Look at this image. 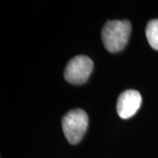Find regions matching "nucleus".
<instances>
[{
	"mask_svg": "<svg viewBox=\"0 0 158 158\" xmlns=\"http://www.w3.org/2000/svg\"><path fill=\"white\" fill-rule=\"evenodd\" d=\"M130 33L131 24L128 20L107 21L102 29V41L109 52H119L127 45Z\"/></svg>",
	"mask_w": 158,
	"mask_h": 158,
	"instance_id": "obj_1",
	"label": "nucleus"
},
{
	"mask_svg": "<svg viewBox=\"0 0 158 158\" xmlns=\"http://www.w3.org/2000/svg\"><path fill=\"white\" fill-rule=\"evenodd\" d=\"M62 130L70 144L83 139L88 127V115L82 109H73L65 114L62 121Z\"/></svg>",
	"mask_w": 158,
	"mask_h": 158,
	"instance_id": "obj_2",
	"label": "nucleus"
},
{
	"mask_svg": "<svg viewBox=\"0 0 158 158\" xmlns=\"http://www.w3.org/2000/svg\"><path fill=\"white\" fill-rule=\"evenodd\" d=\"M93 67V62L88 56L74 57L65 68L64 78L72 85H82L88 80Z\"/></svg>",
	"mask_w": 158,
	"mask_h": 158,
	"instance_id": "obj_3",
	"label": "nucleus"
},
{
	"mask_svg": "<svg viewBox=\"0 0 158 158\" xmlns=\"http://www.w3.org/2000/svg\"><path fill=\"white\" fill-rule=\"evenodd\" d=\"M141 105V96L135 90H127L122 92L117 102V113L121 118H131L134 116Z\"/></svg>",
	"mask_w": 158,
	"mask_h": 158,
	"instance_id": "obj_4",
	"label": "nucleus"
},
{
	"mask_svg": "<svg viewBox=\"0 0 158 158\" xmlns=\"http://www.w3.org/2000/svg\"><path fill=\"white\" fill-rule=\"evenodd\" d=\"M146 36L151 48L158 50V19H152L148 23Z\"/></svg>",
	"mask_w": 158,
	"mask_h": 158,
	"instance_id": "obj_5",
	"label": "nucleus"
}]
</instances>
